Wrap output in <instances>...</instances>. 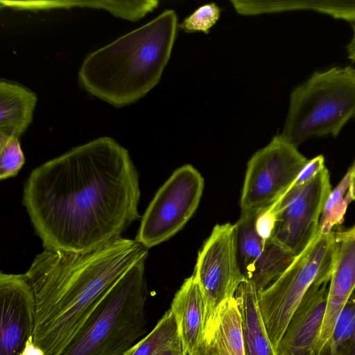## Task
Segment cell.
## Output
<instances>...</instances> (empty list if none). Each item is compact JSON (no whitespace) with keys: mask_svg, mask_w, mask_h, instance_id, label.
<instances>
[{"mask_svg":"<svg viewBox=\"0 0 355 355\" xmlns=\"http://www.w3.org/2000/svg\"><path fill=\"white\" fill-rule=\"evenodd\" d=\"M353 35L351 41L347 46V56L352 62H355V22L353 23Z\"/></svg>","mask_w":355,"mask_h":355,"instance_id":"obj_30","label":"cell"},{"mask_svg":"<svg viewBox=\"0 0 355 355\" xmlns=\"http://www.w3.org/2000/svg\"><path fill=\"white\" fill-rule=\"evenodd\" d=\"M258 214H241L236 227L239 262L246 280L257 293L270 286L296 257L273 239L265 240L256 232Z\"/></svg>","mask_w":355,"mask_h":355,"instance_id":"obj_11","label":"cell"},{"mask_svg":"<svg viewBox=\"0 0 355 355\" xmlns=\"http://www.w3.org/2000/svg\"><path fill=\"white\" fill-rule=\"evenodd\" d=\"M324 166H325L324 158L322 155H319L311 159H309L301 170L293 185H300L308 182Z\"/></svg>","mask_w":355,"mask_h":355,"instance_id":"obj_27","label":"cell"},{"mask_svg":"<svg viewBox=\"0 0 355 355\" xmlns=\"http://www.w3.org/2000/svg\"><path fill=\"white\" fill-rule=\"evenodd\" d=\"M188 355H216L214 354L207 344L203 341L202 344L193 352Z\"/></svg>","mask_w":355,"mask_h":355,"instance_id":"obj_32","label":"cell"},{"mask_svg":"<svg viewBox=\"0 0 355 355\" xmlns=\"http://www.w3.org/2000/svg\"><path fill=\"white\" fill-rule=\"evenodd\" d=\"M182 345L175 316L169 309L154 329L134 345L132 355H157Z\"/></svg>","mask_w":355,"mask_h":355,"instance_id":"obj_20","label":"cell"},{"mask_svg":"<svg viewBox=\"0 0 355 355\" xmlns=\"http://www.w3.org/2000/svg\"><path fill=\"white\" fill-rule=\"evenodd\" d=\"M0 179L14 177L25 162L18 137L0 134Z\"/></svg>","mask_w":355,"mask_h":355,"instance_id":"obj_24","label":"cell"},{"mask_svg":"<svg viewBox=\"0 0 355 355\" xmlns=\"http://www.w3.org/2000/svg\"><path fill=\"white\" fill-rule=\"evenodd\" d=\"M355 325V299L350 298L343 309L329 341L317 355H336L351 336Z\"/></svg>","mask_w":355,"mask_h":355,"instance_id":"obj_22","label":"cell"},{"mask_svg":"<svg viewBox=\"0 0 355 355\" xmlns=\"http://www.w3.org/2000/svg\"><path fill=\"white\" fill-rule=\"evenodd\" d=\"M275 223V213L272 207H270L257 215L254 223L256 232L263 239H272Z\"/></svg>","mask_w":355,"mask_h":355,"instance_id":"obj_26","label":"cell"},{"mask_svg":"<svg viewBox=\"0 0 355 355\" xmlns=\"http://www.w3.org/2000/svg\"><path fill=\"white\" fill-rule=\"evenodd\" d=\"M331 191L326 166L304 184L292 185L271 206L276 216L272 239L293 255L301 253L318 232L320 217Z\"/></svg>","mask_w":355,"mask_h":355,"instance_id":"obj_10","label":"cell"},{"mask_svg":"<svg viewBox=\"0 0 355 355\" xmlns=\"http://www.w3.org/2000/svg\"><path fill=\"white\" fill-rule=\"evenodd\" d=\"M335 250V232L318 231L286 270L266 289L257 293L262 318L275 352L306 291L315 281L331 276Z\"/></svg>","mask_w":355,"mask_h":355,"instance_id":"obj_6","label":"cell"},{"mask_svg":"<svg viewBox=\"0 0 355 355\" xmlns=\"http://www.w3.org/2000/svg\"><path fill=\"white\" fill-rule=\"evenodd\" d=\"M156 0L135 1H1V6L17 10H40L74 7L105 10L116 17L137 21L155 9Z\"/></svg>","mask_w":355,"mask_h":355,"instance_id":"obj_17","label":"cell"},{"mask_svg":"<svg viewBox=\"0 0 355 355\" xmlns=\"http://www.w3.org/2000/svg\"><path fill=\"white\" fill-rule=\"evenodd\" d=\"M205 304V337L212 329L223 304L234 297L245 280L237 248L235 224L216 225L199 251L193 274Z\"/></svg>","mask_w":355,"mask_h":355,"instance_id":"obj_7","label":"cell"},{"mask_svg":"<svg viewBox=\"0 0 355 355\" xmlns=\"http://www.w3.org/2000/svg\"><path fill=\"white\" fill-rule=\"evenodd\" d=\"M354 163V168L353 171V173L352 175V181H351V185H350V194L352 200H355V161Z\"/></svg>","mask_w":355,"mask_h":355,"instance_id":"obj_33","label":"cell"},{"mask_svg":"<svg viewBox=\"0 0 355 355\" xmlns=\"http://www.w3.org/2000/svg\"><path fill=\"white\" fill-rule=\"evenodd\" d=\"M335 244L327 308L315 355L329 341L337 320L355 288V225L335 232Z\"/></svg>","mask_w":355,"mask_h":355,"instance_id":"obj_14","label":"cell"},{"mask_svg":"<svg viewBox=\"0 0 355 355\" xmlns=\"http://www.w3.org/2000/svg\"><path fill=\"white\" fill-rule=\"evenodd\" d=\"M204 341L216 355H245L241 314L234 297L220 307Z\"/></svg>","mask_w":355,"mask_h":355,"instance_id":"obj_19","label":"cell"},{"mask_svg":"<svg viewBox=\"0 0 355 355\" xmlns=\"http://www.w3.org/2000/svg\"><path fill=\"white\" fill-rule=\"evenodd\" d=\"M336 355H355V325L351 336Z\"/></svg>","mask_w":355,"mask_h":355,"instance_id":"obj_29","label":"cell"},{"mask_svg":"<svg viewBox=\"0 0 355 355\" xmlns=\"http://www.w3.org/2000/svg\"><path fill=\"white\" fill-rule=\"evenodd\" d=\"M177 26L175 12L167 10L92 52L79 69L80 85L116 107L137 101L159 82L171 57Z\"/></svg>","mask_w":355,"mask_h":355,"instance_id":"obj_3","label":"cell"},{"mask_svg":"<svg viewBox=\"0 0 355 355\" xmlns=\"http://www.w3.org/2000/svg\"><path fill=\"white\" fill-rule=\"evenodd\" d=\"M170 309L175 316L183 348L189 354L202 344L205 336L204 300L193 275L186 279L176 292Z\"/></svg>","mask_w":355,"mask_h":355,"instance_id":"obj_15","label":"cell"},{"mask_svg":"<svg viewBox=\"0 0 355 355\" xmlns=\"http://www.w3.org/2000/svg\"><path fill=\"white\" fill-rule=\"evenodd\" d=\"M234 297L241 314L245 355H276L262 318L254 285L245 279L239 286Z\"/></svg>","mask_w":355,"mask_h":355,"instance_id":"obj_16","label":"cell"},{"mask_svg":"<svg viewBox=\"0 0 355 355\" xmlns=\"http://www.w3.org/2000/svg\"><path fill=\"white\" fill-rule=\"evenodd\" d=\"M203 188L204 179L193 166L176 169L148 205L135 240L148 249L172 237L196 211Z\"/></svg>","mask_w":355,"mask_h":355,"instance_id":"obj_8","label":"cell"},{"mask_svg":"<svg viewBox=\"0 0 355 355\" xmlns=\"http://www.w3.org/2000/svg\"><path fill=\"white\" fill-rule=\"evenodd\" d=\"M139 175L128 150L102 137L35 168L22 203L44 249L97 250L139 217Z\"/></svg>","mask_w":355,"mask_h":355,"instance_id":"obj_1","label":"cell"},{"mask_svg":"<svg viewBox=\"0 0 355 355\" xmlns=\"http://www.w3.org/2000/svg\"><path fill=\"white\" fill-rule=\"evenodd\" d=\"M331 277L315 281L293 313L276 355H315L324 318Z\"/></svg>","mask_w":355,"mask_h":355,"instance_id":"obj_13","label":"cell"},{"mask_svg":"<svg viewBox=\"0 0 355 355\" xmlns=\"http://www.w3.org/2000/svg\"><path fill=\"white\" fill-rule=\"evenodd\" d=\"M34 93L17 84L0 83V134L19 137L33 120Z\"/></svg>","mask_w":355,"mask_h":355,"instance_id":"obj_18","label":"cell"},{"mask_svg":"<svg viewBox=\"0 0 355 355\" xmlns=\"http://www.w3.org/2000/svg\"><path fill=\"white\" fill-rule=\"evenodd\" d=\"M133 350H134V346L123 355H132Z\"/></svg>","mask_w":355,"mask_h":355,"instance_id":"obj_34","label":"cell"},{"mask_svg":"<svg viewBox=\"0 0 355 355\" xmlns=\"http://www.w3.org/2000/svg\"><path fill=\"white\" fill-rule=\"evenodd\" d=\"M355 118V69L314 72L291 94L282 137L295 147L309 138L336 137Z\"/></svg>","mask_w":355,"mask_h":355,"instance_id":"obj_5","label":"cell"},{"mask_svg":"<svg viewBox=\"0 0 355 355\" xmlns=\"http://www.w3.org/2000/svg\"><path fill=\"white\" fill-rule=\"evenodd\" d=\"M220 15V9L216 3L205 4L186 17L179 26L187 33L201 31L207 34Z\"/></svg>","mask_w":355,"mask_h":355,"instance_id":"obj_25","label":"cell"},{"mask_svg":"<svg viewBox=\"0 0 355 355\" xmlns=\"http://www.w3.org/2000/svg\"><path fill=\"white\" fill-rule=\"evenodd\" d=\"M157 355H188L182 345L165 350Z\"/></svg>","mask_w":355,"mask_h":355,"instance_id":"obj_31","label":"cell"},{"mask_svg":"<svg viewBox=\"0 0 355 355\" xmlns=\"http://www.w3.org/2000/svg\"><path fill=\"white\" fill-rule=\"evenodd\" d=\"M0 355H20L33 336L35 299L25 274H0Z\"/></svg>","mask_w":355,"mask_h":355,"instance_id":"obj_12","label":"cell"},{"mask_svg":"<svg viewBox=\"0 0 355 355\" xmlns=\"http://www.w3.org/2000/svg\"><path fill=\"white\" fill-rule=\"evenodd\" d=\"M148 248L120 237L97 250L44 249L25 274L35 299L33 341L45 355H60L107 289Z\"/></svg>","mask_w":355,"mask_h":355,"instance_id":"obj_2","label":"cell"},{"mask_svg":"<svg viewBox=\"0 0 355 355\" xmlns=\"http://www.w3.org/2000/svg\"><path fill=\"white\" fill-rule=\"evenodd\" d=\"M308 160L280 135L274 137L248 163L241 214H258L273 205L293 185Z\"/></svg>","mask_w":355,"mask_h":355,"instance_id":"obj_9","label":"cell"},{"mask_svg":"<svg viewBox=\"0 0 355 355\" xmlns=\"http://www.w3.org/2000/svg\"><path fill=\"white\" fill-rule=\"evenodd\" d=\"M288 10H310L355 22V1H288Z\"/></svg>","mask_w":355,"mask_h":355,"instance_id":"obj_23","label":"cell"},{"mask_svg":"<svg viewBox=\"0 0 355 355\" xmlns=\"http://www.w3.org/2000/svg\"><path fill=\"white\" fill-rule=\"evenodd\" d=\"M145 261L107 289L60 355H123L138 343L146 331Z\"/></svg>","mask_w":355,"mask_h":355,"instance_id":"obj_4","label":"cell"},{"mask_svg":"<svg viewBox=\"0 0 355 355\" xmlns=\"http://www.w3.org/2000/svg\"><path fill=\"white\" fill-rule=\"evenodd\" d=\"M354 168L353 162L338 185L331 191L320 217V232H330L334 226L343 221L347 205L352 200L350 185Z\"/></svg>","mask_w":355,"mask_h":355,"instance_id":"obj_21","label":"cell"},{"mask_svg":"<svg viewBox=\"0 0 355 355\" xmlns=\"http://www.w3.org/2000/svg\"><path fill=\"white\" fill-rule=\"evenodd\" d=\"M20 355H45L44 351L33 341V336L26 343Z\"/></svg>","mask_w":355,"mask_h":355,"instance_id":"obj_28","label":"cell"}]
</instances>
